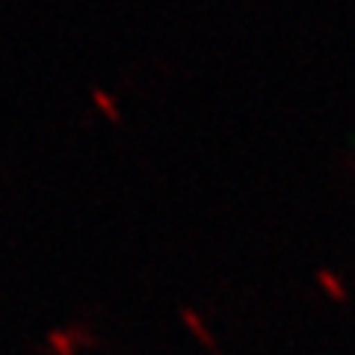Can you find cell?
<instances>
[{"instance_id": "cell-1", "label": "cell", "mask_w": 355, "mask_h": 355, "mask_svg": "<svg viewBox=\"0 0 355 355\" xmlns=\"http://www.w3.org/2000/svg\"><path fill=\"white\" fill-rule=\"evenodd\" d=\"M184 320H187V323H190V326L196 329V335H198V338H202V340L207 343V347H210V349H216V343H214V340H210V338L205 335V329H202V326H198V320H196V317L190 314V311H184Z\"/></svg>"}]
</instances>
